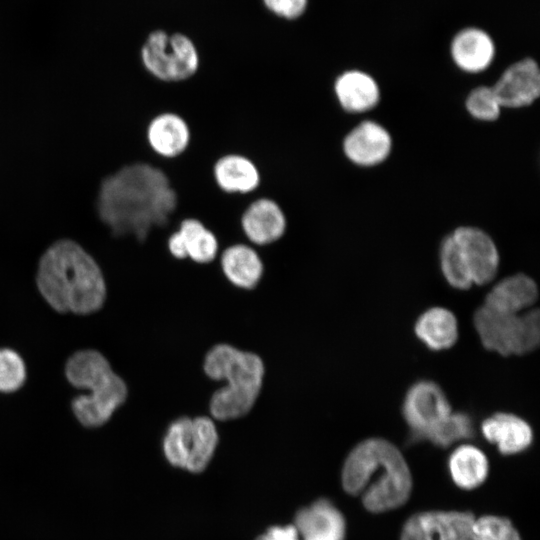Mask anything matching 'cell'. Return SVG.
I'll return each mask as SVG.
<instances>
[{
  "label": "cell",
  "mask_w": 540,
  "mask_h": 540,
  "mask_svg": "<svg viewBox=\"0 0 540 540\" xmlns=\"http://www.w3.org/2000/svg\"><path fill=\"white\" fill-rule=\"evenodd\" d=\"M177 194L164 170L136 160L118 166L100 182L96 212L115 239L146 243L155 231L177 228Z\"/></svg>",
  "instance_id": "obj_1"
},
{
  "label": "cell",
  "mask_w": 540,
  "mask_h": 540,
  "mask_svg": "<svg viewBox=\"0 0 540 540\" xmlns=\"http://www.w3.org/2000/svg\"><path fill=\"white\" fill-rule=\"evenodd\" d=\"M36 280L44 299L58 312L92 313L105 300V281L99 266L69 239L54 242L44 252Z\"/></svg>",
  "instance_id": "obj_2"
},
{
  "label": "cell",
  "mask_w": 540,
  "mask_h": 540,
  "mask_svg": "<svg viewBox=\"0 0 540 540\" xmlns=\"http://www.w3.org/2000/svg\"><path fill=\"white\" fill-rule=\"evenodd\" d=\"M345 491L358 495L374 513L403 505L412 490V477L401 452L390 442L370 438L348 455L342 471Z\"/></svg>",
  "instance_id": "obj_3"
},
{
  "label": "cell",
  "mask_w": 540,
  "mask_h": 540,
  "mask_svg": "<svg viewBox=\"0 0 540 540\" xmlns=\"http://www.w3.org/2000/svg\"><path fill=\"white\" fill-rule=\"evenodd\" d=\"M203 368L212 380L226 383L210 399L209 410L215 419L232 420L250 412L260 394L265 372L257 354L218 344L206 354Z\"/></svg>",
  "instance_id": "obj_4"
},
{
  "label": "cell",
  "mask_w": 540,
  "mask_h": 540,
  "mask_svg": "<svg viewBox=\"0 0 540 540\" xmlns=\"http://www.w3.org/2000/svg\"><path fill=\"white\" fill-rule=\"evenodd\" d=\"M65 374L73 386L91 392L72 402L75 416L85 426L96 427L107 422L127 397L124 381L97 351L83 350L72 355Z\"/></svg>",
  "instance_id": "obj_5"
},
{
  "label": "cell",
  "mask_w": 540,
  "mask_h": 540,
  "mask_svg": "<svg viewBox=\"0 0 540 540\" xmlns=\"http://www.w3.org/2000/svg\"><path fill=\"white\" fill-rule=\"evenodd\" d=\"M143 70L165 84H179L193 78L201 64L197 42L180 31H149L139 48Z\"/></svg>",
  "instance_id": "obj_6"
},
{
  "label": "cell",
  "mask_w": 540,
  "mask_h": 540,
  "mask_svg": "<svg viewBox=\"0 0 540 540\" xmlns=\"http://www.w3.org/2000/svg\"><path fill=\"white\" fill-rule=\"evenodd\" d=\"M474 326L483 346L503 356L531 352L540 340L537 309L508 314L483 305L474 314Z\"/></svg>",
  "instance_id": "obj_7"
},
{
  "label": "cell",
  "mask_w": 540,
  "mask_h": 540,
  "mask_svg": "<svg viewBox=\"0 0 540 540\" xmlns=\"http://www.w3.org/2000/svg\"><path fill=\"white\" fill-rule=\"evenodd\" d=\"M217 444L218 432L211 418L180 417L169 425L163 451L173 466L200 472L212 459Z\"/></svg>",
  "instance_id": "obj_8"
},
{
  "label": "cell",
  "mask_w": 540,
  "mask_h": 540,
  "mask_svg": "<svg viewBox=\"0 0 540 540\" xmlns=\"http://www.w3.org/2000/svg\"><path fill=\"white\" fill-rule=\"evenodd\" d=\"M402 412L412 431V437L418 440L452 410L440 386L435 382L424 380L416 382L407 391Z\"/></svg>",
  "instance_id": "obj_9"
},
{
  "label": "cell",
  "mask_w": 540,
  "mask_h": 540,
  "mask_svg": "<svg viewBox=\"0 0 540 540\" xmlns=\"http://www.w3.org/2000/svg\"><path fill=\"white\" fill-rule=\"evenodd\" d=\"M166 249L173 259L200 266L215 262L221 250L216 234L195 217H186L179 222L167 237Z\"/></svg>",
  "instance_id": "obj_10"
},
{
  "label": "cell",
  "mask_w": 540,
  "mask_h": 540,
  "mask_svg": "<svg viewBox=\"0 0 540 540\" xmlns=\"http://www.w3.org/2000/svg\"><path fill=\"white\" fill-rule=\"evenodd\" d=\"M474 521L469 512H421L406 521L401 540H471Z\"/></svg>",
  "instance_id": "obj_11"
},
{
  "label": "cell",
  "mask_w": 540,
  "mask_h": 540,
  "mask_svg": "<svg viewBox=\"0 0 540 540\" xmlns=\"http://www.w3.org/2000/svg\"><path fill=\"white\" fill-rule=\"evenodd\" d=\"M240 227L246 242L256 248L267 247L283 238L287 230V217L276 200L259 196L244 208Z\"/></svg>",
  "instance_id": "obj_12"
},
{
  "label": "cell",
  "mask_w": 540,
  "mask_h": 540,
  "mask_svg": "<svg viewBox=\"0 0 540 540\" xmlns=\"http://www.w3.org/2000/svg\"><path fill=\"white\" fill-rule=\"evenodd\" d=\"M473 284L489 283L499 267L498 249L489 234L473 226H460L452 232Z\"/></svg>",
  "instance_id": "obj_13"
},
{
  "label": "cell",
  "mask_w": 540,
  "mask_h": 540,
  "mask_svg": "<svg viewBox=\"0 0 540 540\" xmlns=\"http://www.w3.org/2000/svg\"><path fill=\"white\" fill-rule=\"evenodd\" d=\"M502 108H523L540 95V69L532 58L508 66L491 86Z\"/></svg>",
  "instance_id": "obj_14"
},
{
  "label": "cell",
  "mask_w": 540,
  "mask_h": 540,
  "mask_svg": "<svg viewBox=\"0 0 540 540\" xmlns=\"http://www.w3.org/2000/svg\"><path fill=\"white\" fill-rule=\"evenodd\" d=\"M392 139L389 132L379 123L363 121L350 129L342 138L344 157L359 166H374L387 159L391 152Z\"/></svg>",
  "instance_id": "obj_15"
},
{
  "label": "cell",
  "mask_w": 540,
  "mask_h": 540,
  "mask_svg": "<svg viewBox=\"0 0 540 540\" xmlns=\"http://www.w3.org/2000/svg\"><path fill=\"white\" fill-rule=\"evenodd\" d=\"M150 150L163 159H174L185 153L191 141L190 127L181 115L165 111L152 117L145 130Z\"/></svg>",
  "instance_id": "obj_16"
},
{
  "label": "cell",
  "mask_w": 540,
  "mask_h": 540,
  "mask_svg": "<svg viewBox=\"0 0 540 540\" xmlns=\"http://www.w3.org/2000/svg\"><path fill=\"white\" fill-rule=\"evenodd\" d=\"M334 100L346 113H363L373 109L380 100V89L376 80L358 69H347L332 80Z\"/></svg>",
  "instance_id": "obj_17"
},
{
  "label": "cell",
  "mask_w": 540,
  "mask_h": 540,
  "mask_svg": "<svg viewBox=\"0 0 540 540\" xmlns=\"http://www.w3.org/2000/svg\"><path fill=\"white\" fill-rule=\"evenodd\" d=\"M496 46L492 36L484 29L468 26L454 34L450 42V55L454 64L466 73H480L494 61Z\"/></svg>",
  "instance_id": "obj_18"
},
{
  "label": "cell",
  "mask_w": 540,
  "mask_h": 540,
  "mask_svg": "<svg viewBox=\"0 0 540 540\" xmlns=\"http://www.w3.org/2000/svg\"><path fill=\"white\" fill-rule=\"evenodd\" d=\"M217 264L224 277L242 289L254 288L265 272L258 248L248 242H235L222 248Z\"/></svg>",
  "instance_id": "obj_19"
},
{
  "label": "cell",
  "mask_w": 540,
  "mask_h": 540,
  "mask_svg": "<svg viewBox=\"0 0 540 540\" xmlns=\"http://www.w3.org/2000/svg\"><path fill=\"white\" fill-rule=\"evenodd\" d=\"M216 186L225 194L247 196L257 191L261 175L254 161L240 153L217 158L212 167Z\"/></svg>",
  "instance_id": "obj_20"
},
{
  "label": "cell",
  "mask_w": 540,
  "mask_h": 540,
  "mask_svg": "<svg viewBox=\"0 0 540 540\" xmlns=\"http://www.w3.org/2000/svg\"><path fill=\"white\" fill-rule=\"evenodd\" d=\"M300 540H344L343 515L328 500L321 499L301 509L295 517Z\"/></svg>",
  "instance_id": "obj_21"
},
{
  "label": "cell",
  "mask_w": 540,
  "mask_h": 540,
  "mask_svg": "<svg viewBox=\"0 0 540 540\" xmlns=\"http://www.w3.org/2000/svg\"><path fill=\"white\" fill-rule=\"evenodd\" d=\"M481 432L485 439L506 455L526 450L532 443L533 432L521 417L511 413H495L483 420Z\"/></svg>",
  "instance_id": "obj_22"
},
{
  "label": "cell",
  "mask_w": 540,
  "mask_h": 540,
  "mask_svg": "<svg viewBox=\"0 0 540 540\" xmlns=\"http://www.w3.org/2000/svg\"><path fill=\"white\" fill-rule=\"evenodd\" d=\"M538 289L532 278L515 274L497 283L486 295L484 306L502 313L518 314L537 299Z\"/></svg>",
  "instance_id": "obj_23"
},
{
  "label": "cell",
  "mask_w": 540,
  "mask_h": 540,
  "mask_svg": "<svg viewBox=\"0 0 540 540\" xmlns=\"http://www.w3.org/2000/svg\"><path fill=\"white\" fill-rule=\"evenodd\" d=\"M416 336L432 350L452 347L458 338V324L454 314L443 307H432L423 312L414 326Z\"/></svg>",
  "instance_id": "obj_24"
},
{
  "label": "cell",
  "mask_w": 540,
  "mask_h": 540,
  "mask_svg": "<svg viewBox=\"0 0 540 540\" xmlns=\"http://www.w3.org/2000/svg\"><path fill=\"white\" fill-rule=\"evenodd\" d=\"M448 469L453 482L460 488L471 490L480 486L488 475L485 454L477 447L464 444L450 454Z\"/></svg>",
  "instance_id": "obj_25"
},
{
  "label": "cell",
  "mask_w": 540,
  "mask_h": 540,
  "mask_svg": "<svg viewBox=\"0 0 540 540\" xmlns=\"http://www.w3.org/2000/svg\"><path fill=\"white\" fill-rule=\"evenodd\" d=\"M474 434L471 417L464 412H451L418 440H428L434 445L448 447Z\"/></svg>",
  "instance_id": "obj_26"
},
{
  "label": "cell",
  "mask_w": 540,
  "mask_h": 540,
  "mask_svg": "<svg viewBox=\"0 0 540 540\" xmlns=\"http://www.w3.org/2000/svg\"><path fill=\"white\" fill-rule=\"evenodd\" d=\"M440 266L443 276L452 287L465 290L473 284L459 246L452 233L447 235L441 243Z\"/></svg>",
  "instance_id": "obj_27"
},
{
  "label": "cell",
  "mask_w": 540,
  "mask_h": 540,
  "mask_svg": "<svg viewBox=\"0 0 540 540\" xmlns=\"http://www.w3.org/2000/svg\"><path fill=\"white\" fill-rule=\"evenodd\" d=\"M465 106L473 118L485 122L496 120L502 109L491 86H478L471 90Z\"/></svg>",
  "instance_id": "obj_28"
},
{
  "label": "cell",
  "mask_w": 540,
  "mask_h": 540,
  "mask_svg": "<svg viewBox=\"0 0 540 540\" xmlns=\"http://www.w3.org/2000/svg\"><path fill=\"white\" fill-rule=\"evenodd\" d=\"M471 540H521V538L508 519L487 515L475 519Z\"/></svg>",
  "instance_id": "obj_29"
},
{
  "label": "cell",
  "mask_w": 540,
  "mask_h": 540,
  "mask_svg": "<svg viewBox=\"0 0 540 540\" xmlns=\"http://www.w3.org/2000/svg\"><path fill=\"white\" fill-rule=\"evenodd\" d=\"M25 380V366L12 350L0 349V392H12Z\"/></svg>",
  "instance_id": "obj_30"
},
{
  "label": "cell",
  "mask_w": 540,
  "mask_h": 540,
  "mask_svg": "<svg viewBox=\"0 0 540 540\" xmlns=\"http://www.w3.org/2000/svg\"><path fill=\"white\" fill-rule=\"evenodd\" d=\"M264 7L273 15L285 19H299L307 10L309 0H262Z\"/></svg>",
  "instance_id": "obj_31"
},
{
  "label": "cell",
  "mask_w": 540,
  "mask_h": 540,
  "mask_svg": "<svg viewBox=\"0 0 540 540\" xmlns=\"http://www.w3.org/2000/svg\"><path fill=\"white\" fill-rule=\"evenodd\" d=\"M257 540H300V537L295 526L288 525L285 527H271Z\"/></svg>",
  "instance_id": "obj_32"
}]
</instances>
